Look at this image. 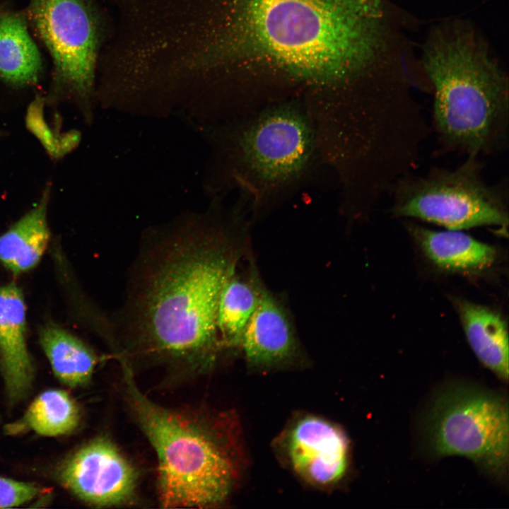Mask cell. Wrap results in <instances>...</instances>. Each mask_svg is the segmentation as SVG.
<instances>
[{"instance_id": "6da1fadb", "label": "cell", "mask_w": 509, "mask_h": 509, "mask_svg": "<svg viewBox=\"0 0 509 509\" xmlns=\"http://www.w3.org/2000/svg\"><path fill=\"white\" fill-rule=\"evenodd\" d=\"M390 11L385 0H171L166 63L221 102L278 86L303 94L320 125L353 123L378 110L397 78Z\"/></svg>"}, {"instance_id": "7a4b0ae2", "label": "cell", "mask_w": 509, "mask_h": 509, "mask_svg": "<svg viewBox=\"0 0 509 509\" xmlns=\"http://www.w3.org/2000/svg\"><path fill=\"white\" fill-rule=\"evenodd\" d=\"M228 226L206 213L144 233L124 303L111 317L119 357L137 354L194 372L213 367L222 352L219 296L239 255Z\"/></svg>"}, {"instance_id": "3957f363", "label": "cell", "mask_w": 509, "mask_h": 509, "mask_svg": "<svg viewBox=\"0 0 509 509\" xmlns=\"http://www.w3.org/2000/svg\"><path fill=\"white\" fill-rule=\"evenodd\" d=\"M423 64L434 90L432 130L445 150L481 157L507 147L508 80L472 29L435 30Z\"/></svg>"}, {"instance_id": "277c9868", "label": "cell", "mask_w": 509, "mask_h": 509, "mask_svg": "<svg viewBox=\"0 0 509 509\" xmlns=\"http://www.w3.org/2000/svg\"><path fill=\"white\" fill-rule=\"evenodd\" d=\"M127 402L158 459L164 508H209L224 501L235 475L223 438L203 418L157 404L139 389L131 365L120 364Z\"/></svg>"}, {"instance_id": "5b68a950", "label": "cell", "mask_w": 509, "mask_h": 509, "mask_svg": "<svg viewBox=\"0 0 509 509\" xmlns=\"http://www.w3.org/2000/svg\"><path fill=\"white\" fill-rule=\"evenodd\" d=\"M218 130L226 181L253 206L293 189L322 156L314 122L299 100L274 103Z\"/></svg>"}, {"instance_id": "8992f818", "label": "cell", "mask_w": 509, "mask_h": 509, "mask_svg": "<svg viewBox=\"0 0 509 509\" xmlns=\"http://www.w3.org/2000/svg\"><path fill=\"white\" fill-rule=\"evenodd\" d=\"M480 156L467 155L454 168L435 167L423 175L409 173L390 188L391 211L462 230L508 225V188L484 178Z\"/></svg>"}, {"instance_id": "52a82bcc", "label": "cell", "mask_w": 509, "mask_h": 509, "mask_svg": "<svg viewBox=\"0 0 509 509\" xmlns=\"http://www.w3.org/2000/svg\"><path fill=\"white\" fill-rule=\"evenodd\" d=\"M506 399L464 382L445 386L433 397L424 435L435 457L458 455L496 479L506 475L509 419Z\"/></svg>"}, {"instance_id": "ba28073f", "label": "cell", "mask_w": 509, "mask_h": 509, "mask_svg": "<svg viewBox=\"0 0 509 509\" xmlns=\"http://www.w3.org/2000/svg\"><path fill=\"white\" fill-rule=\"evenodd\" d=\"M30 13L57 79L90 120L99 56L110 23L90 0H32Z\"/></svg>"}, {"instance_id": "9c48e42d", "label": "cell", "mask_w": 509, "mask_h": 509, "mask_svg": "<svg viewBox=\"0 0 509 509\" xmlns=\"http://www.w3.org/2000/svg\"><path fill=\"white\" fill-rule=\"evenodd\" d=\"M59 476L75 496L97 506L130 502L138 479L134 467L105 437L95 438L72 454L59 468Z\"/></svg>"}, {"instance_id": "30bf717a", "label": "cell", "mask_w": 509, "mask_h": 509, "mask_svg": "<svg viewBox=\"0 0 509 509\" xmlns=\"http://www.w3.org/2000/svg\"><path fill=\"white\" fill-rule=\"evenodd\" d=\"M286 449L296 472L314 484H335L346 472L349 440L338 426L322 419L298 420L288 433Z\"/></svg>"}, {"instance_id": "8fae6325", "label": "cell", "mask_w": 509, "mask_h": 509, "mask_svg": "<svg viewBox=\"0 0 509 509\" xmlns=\"http://www.w3.org/2000/svg\"><path fill=\"white\" fill-rule=\"evenodd\" d=\"M298 347L288 312L261 285L257 305L245 329L239 349L250 365L264 368L290 361Z\"/></svg>"}, {"instance_id": "7c38bea8", "label": "cell", "mask_w": 509, "mask_h": 509, "mask_svg": "<svg viewBox=\"0 0 509 509\" xmlns=\"http://www.w3.org/2000/svg\"><path fill=\"white\" fill-rule=\"evenodd\" d=\"M0 370L9 401L25 397L34 368L26 340L25 299L14 283L0 286Z\"/></svg>"}, {"instance_id": "4fadbf2b", "label": "cell", "mask_w": 509, "mask_h": 509, "mask_svg": "<svg viewBox=\"0 0 509 509\" xmlns=\"http://www.w3.org/2000/svg\"><path fill=\"white\" fill-rule=\"evenodd\" d=\"M49 194L48 187L37 205L0 235V263L15 275L34 269L47 247Z\"/></svg>"}, {"instance_id": "5bb4252c", "label": "cell", "mask_w": 509, "mask_h": 509, "mask_svg": "<svg viewBox=\"0 0 509 509\" xmlns=\"http://www.w3.org/2000/svg\"><path fill=\"white\" fill-rule=\"evenodd\" d=\"M456 305L475 356L498 379L508 382V336L502 317L485 306L467 300H457Z\"/></svg>"}, {"instance_id": "9a60e30c", "label": "cell", "mask_w": 509, "mask_h": 509, "mask_svg": "<svg viewBox=\"0 0 509 509\" xmlns=\"http://www.w3.org/2000/svg\"><path fill=\"white\" fill-rule=\"evenodd\" d=\"M411 231L426 256L442 269L477 271L495 259L496 251L491 246L460 230H433L412 225Z\"/></svg>"}, {"instance_id": "2e32d148", "label": "cell", "mask_w": 509, "mask_h": 509, "mask_svg": "<svg viewBox=\"0 0 509 509\" xmlns=\"http://www.w3.org/2000/svg\"><path fill=\"white\" fill-rule=\"evenodd\" d=\"M39 341L54 374L63 384L76 387L89 382L98 357L83 340L57 324L47 323L40 329Z\"/></svg>"}, {"instance_id": "e0dca14e", "label": "cell", "mask_w": 509, "mask_h": 509, "mask_svg": "<svg viewBox=\"0 0 509 509\" xmlns=\"http://www.w3.org/2000/svg\"><path fill=\"white\" fill-rule=\"evenodd\" d=\"M260 288L258 278H243L237 274V267L224 282L216 315L221 351L239 349L245 329L257 305Z\"/></svg>"}, {"instance_id": "ac0fdd59", "label": "cell", "mask_w": 509, "mask_h": 509, "mask_svg": "<svg viewBox=\"0 0 509 509\" xmlns=\"http://www.w3.org/2000/svg\"><path fill=\"white\" fill-rule=\"evenodd\" d=\"M40 54L25 21L17 14L0 16V78L23 86L38 80Z\"/></svg>"}, {"instance_id": "d6986e66", "label": "cell", "mask_w": 509, "mask_h": 509, "mask_svg": "<svg viewBox=\"0 0 509 509\" xmlns=\"http://www.w3.org/2000/svg\"><path fill=\"white\" fill-rule=\"evenodd\" d=\"M80 410L66 392L52 389L39 394L21 418L6 425L8 435L34 431L44 436H58L73 431L78 425Z\"/></svg>"}, {"instance_id": "ffe728a7", "label": "cell", "mask_w": 509, "mask_h": 509, "mask_svg": "<svg viewBox=\"0 0 509 509\" xmlns=\"http://www.w3.org/2000/svg\"><path fill=\"white\" fill-rule=\"evenodd\" d=\"M42 107L43 103L40 98H37L32 103L28 110L27 126L52 157L59 158L78 146L81 136L78 131H71L61 138L56 137L43 119Z\"/></svg>"}, {"instance_id": "44dd1931", "label": "cell", "mask_w": 509, "mask_h": 509, "mask_svg": "<svg viewBox=\"0 0 509 509\" xmlns=\"http://www.w3.org/2000/svg\"><path fill=\"white\" fill-rule=\"evenodd\" d=\"M40 492L34 484L0 476V508L18 507Z\"/></svg>"}, {"instance_id": "7402d4cb", "label": "cell", "mask_w": 509, "mask_h": 509, "mask_svg": "<svg viewBox=\"0 0 509 509\" xmlns=\"http://www.w3.org/2000/svg\"><path fill=\"white\" fill-rule=\"evenodd\" d=\"M0 134H1V132H0Z\"/></svg>"}]
</instances>
